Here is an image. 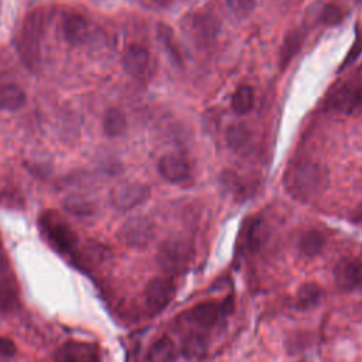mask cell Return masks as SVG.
<instances>
[{
    "instance_id": "cell-1",
    "label": "cell",
    "mask_w": 362,
    "mask_h": 362,
    "mask_svg": "<svg viewBox=\"0 0 362 362\" xmlns=\"http://www.w3.org/2000/svg\"><path fill=\"white\" fill-rule=\"evenodd\" d=\"M328 175L322 165L313 161L291 164L284 174L286 191L296 199L308 201L318 195L327 185Z\"/></svg>"
},
{
    "instance_id": "cell-2",
    "label": "cell",
    "mask_w": 362,
    "mask_h": 362,
    "mask_svg": "<svg viewBox=\"0 0 362 362\" xmlns=\"http://www.w3.org/2000/svg\"><path fill=\"white\" fill-rule=\"evenodd\" d=\"M194 259V247L187 239L165 240L157 253V263L168 273H184Z\"/></svg>"
},
{
    "instance_id": "cell-3",
    "label": "cell",
    "mask_w": 362,
    "mask_h": 362,
    "mask_svg": "<svg viewBox=\"0 0 362 362\" xmlns=\"http://www.w3.org/2000/svg\"><path fill=\"white\" fill-rule=\"evenodd\" d=\"M41 18L38 14L28 16L21 27L20 35V54L27 65L34 68L40 61V37H41Z\"/></svg>"
},
{
    "instance_id": "cell-4",
    "label": "cell",
    "mask_w": 362,
    "mask_h": 362,
    "mask_svg": "<svg viewBox=\"0 0 362 362\" xmlns=\"http://www.w3.org/2000/svg\"><path fill=\"white\" fill-rule=\"evenodd\" d=\"M154 236V223L147 216L129 218L119 230V239L130 247H144Z\"/></svg>"
},
{
    "instance_id": "cell-5",
    "label": "cell",
    "mask_w": 362,
    "mask_h": 362,
    "mask_svg": "<svg viewBox=\"0 0 362 362\" xmlns=\"http://www.w3.org/2000/svg\"><path fill=\"white\" fill-rule=\"evenodd\" d=\"M175 294V287L171 279L168 277H154L151 279L144 288V301L147 310L151 314H158L163 311Z\"/></svg>"
},
{
    "instance_id": "cell-6",
    "label": "cell",
    "mask_w": 362,
    "mask_h": 362,
    "mask_svg": "<svg viewBox=\"0 0 362 362\" xmlns=\"http://www.w3.org/2000/svg\"><path fill=\"white\" fill-rule=\"evenodd\" d=\"M150 197V188L139 182H127L112 191V204L120 211H129L143 204Z\"/></svg>"
},
{
    "instance_id": "cell-7",
    "label": "cell",
    "mask_w": 362,
    "mask_h": 362,
    "mask_svg": "<svg viewBox=\"0 0 362 362\" xmlns=\"http://www.w3.org/2000/svg\"><path fill=\"white\" fill-rule=\"evenodd\" d=\"M230 298L216 303V301H205L192 307L188 313V320L201 325V327H212L219 318L232 310Z\"/></svg>"
},
{
    "instance_id": "cell-8",
    "label": "cell",
    "mask_w": 362,
    "mask_h": 362,
    "mask_svg": "<svg viewBox=\"0 0 362 362\" xmlns=\"http://www.w3.org/2000/svg\"><path fill=\"white\" fill-rule=\"evenodd\" d=\"M329 106L345 115H355L362 110V88L345 85L337 89L329 98Z\"/></svg>"
},
{
    "instance_id": "cell-9",
    "label": "cell",
    "mask_w": 362,
    "mask_h": 362,
    "mask_svg": "<svg viewBox=\"0 0 362 362\" xmlns=\"http://www.w3.org/2000/svg\"><path fill=\"white\" fill-rule=\"evenodd\" d=\"M57 362H100L98 348L89 342H65L55 355Z\"/></svg>"
},
{
    "instance_id": "cell-10",
    "label": "cell",
    "mask_w": 362,
    "mask_h": 362,
    "mask_svg": "<svg viewBox=\"0 0 362 362\" xmlns=\"http://www.w3.org/2000/svg\"><path fill=\"white\" fill-rule=\"evenodd\" d=\"M334 277L344 290H354L362 286V260L342 259L334 269Z\"/></svg>"
},
{
    "instance_id": "cell-11",
    "label": "cell",
    "mask_w": 362,
    "mask_h": 362,
    "mask_svg": "<svg viewBox=\"0 0 362 362\" xmlns=\"http://www.w3.org/2000/svg\"><path fill=\"white\" fill-rule=\"evenodd\" d=\"M42 226L48 236V240L54 245L55 249L61 252H69L75 246L76 239L74 232L61 219L45 218Z\"/></svg>"
},
{
    "instance_id": "cell-12",
    "label": "cell",
    "mask_w": 362,
    "mask_h": 362,
    "mask_svg": "<svg viewBox=\"0 0 362 362\" xmlns=\"http://www.w3.org/2000/svg\"><path fill=\"white\" fill-rule=\"evenodd\" d=\"M160 175L174 184L182 182L189 177V164L177 154H165L157 164Z\"/></svg>"
},
{
    "instance_id": "cell-13",
    "label": "cell",
    "mask_w": 362,
    "mask_h": 362,
    "mask_svg": "<svg viewBox=\"0 0 362 362\" xmlns=\"http://www.w3.org/2000/svg\"><path fill=\"white\" fill-rule=\"evenodd\" d=\"M148 62L150 55L144 47L139 44H132L126 48L123 55V66L132 76H141L146 72Z\"/></svg>"
},
{
    "instance_id": "cell-14",
    "label": "cell",
    "mask_w": 362,
    "mask_h": 362,
    "mask_svg": "<svg viewBox=\"0 0 362 362\" xmlns=\"http://www.w3.org/2000/svg\"><path fill=\"white\" fill-rule=\"evenodd\" d=\"M64 37L72 45L83 44L89 35V24L88 21L78 14H72L65 17L64 20Z\"/></svg>"
},
{
    "instance_id": "cell-15",
    "label": "cell",
    "mask_w": 362,
    "mask_h": 362,
    "mask_svg": "<svg viewBox=\"0 0 362 362\" xmlns=\"http://www.w3.org/2000/svg\"><path fill=\"white\" fill-rule=\"evenodd\" d=\"M181 352L188 362H202L208 355L206 341L204 339L202 335L192 332L187 335L185 339L182 341Z\"/></svg>"
},
{
    "instance_id": "cell-16",
    "label": "cell",
    "mask_w": 362,
    "mask_h": 362,
    "mask_svg": "<svg viewBox=\"0 0 362 362\" xmlns=\"http://www.w3.org/2000/svg\"><path fill=\"white\" fill-rule=\"evenodd\" d=\"M27 102V96L24 90L14 83H6L0 86V109L4 110H18Z\"/></svg>"
},
{
    "instance_id": "cell-17",
    "label": "cell",
    "mask_w": 362,
    "mask_h": 362,
    "mask_svg": "<svg viewBox=\"0 0 362 362\" xmlns=\"http://www.w3.org/2000/svg\"><path fill=\"white\" fill-rule=\"evenodd\" d=\"M177 349L174 342L168 337H161L148 349V362H175Z\"/></svg>"
},
{
    "instance_id": "cell-18",
    "label": "cell",
    "mask_w": 362,
    "mask_h": 362,
    "mask_svg": "<svg viewBox=\"0 0 362 362\" xmlns=\"http://www.w3.org/2000/svg\"><path fill=\"white\" fill-rule=\"evenodd\" d=\"M127 129V120L124 113L117 107H110L103 116V132L110 137L123 134Z\"/></svg>"
},
{
    "instance_id": "cell-19",
    "label": "cell",
    "mask_w": 362,
    "mask_h": 362,
    "mask_svg": "<svg viewBox=\"0 0 362 362\" xmlns=\"http://www.w3.org/2000/svg\"><path fill=\"white\" fill-rule=\"evenodd\" d=\"M255 102V95L250 86H239L232 95V109L238 115H246L252 110Z\"/></svg>"
},
{
    "instance_id": "cell-20",
    "label": "cell",
    "mask_w": 362,
    "mask_h": 362,
    "mask_svg": "<svg viewBox=\"0 0 362 362\" xmlns=\"http://www.w3.org/2000/svg\"><path fill=\"white\" fill-rule=\"evenodd\" d=\"M325 243V238L321 232L318 230H308L305 232L298 243L300 252L305 256H315L321 252V249L324 247Z\"/></svg>"
},
{
    "instance_id": "cell-21",
    "label": "cell",
    "mask_w": 362,
    "mask_h": 362,
    "mask_svg": "<svg viewBox=\"0 0 362 362\" xmlns=\"http://www.w3.org/2000/svg\"><path fill=\"white\" fill-rule=\"evenodd\" d=\"M263 236V223L260 219H252L243 232V247L246 250H255L259 247Z\"/></svg>"
},
{
    "instance_id": "cell-22",
    "label": "cell",
    "mask_w": 362,
    "mask_h": 362,
    "mask_svg": "<svg viewBox=\"0 0 362 362\" xmlns=\"http://www.w3.org/2000/svg\"><path fill=\"white\" fill-rule=\"evenodd\" d=\"M18 305V296L13 284L0 281V313H10Z\"/></svg>"
},
{
    "instance_id": "cell-23",
    "label": "cell",
    "mask_w": 362,
    "mask_h": 362,
    "mask_svg": "<svg viewBox=\"0 0 362 362\" xmlns=\"http://www.w3.org/2000/svg\"><path fill=\"white\" fill-rule=\"evenodd\" d=\"M249 130L243 124H232L226 130V143L230 148L239 150L249 141Z\"/></svg>"
},
{
    "instance_id": "cell-24",
    "label": "cell",
    "mask_w": 362,
    "mask_h": 362,
    "mask_svg": "<svg viewBox=\"0 0 362 362\" xmlns=\"http://www.w3.org/2000/svg\"><path fill=\"white\" fill-rule=\"evenodd\" d=\"M320 298H321V288L314 283L304 284L298 290V294H297L298 305L301 308H307V307H311V305L317 304Z\"/></svg>"
},
{
    "instance_id": "cell-25",
    "label": "cell",
    "mask_w": 362,
    "mask_h": 362,
    "mask_svg": "<svg viewBox=\"0 0 362 362\" xmlns=\"http://www.w3.org/2000/svg\"><path fill=\"white\" fill-rule=\"evenodd\" d=\"M300 48V35L297 33H290L284 41L283 45L280 48V55H279V61L281 65H286L298 51Z\"/></svg>"
},
{
    "instance_id": "cell-26",
    "label": "cell",
    "mask_w": 362,
    "mask_h": 362,
    "mask_svg": "<svg viewBox=\"0 0 362 362\" xmlns=\"http://www.w3.org/2000/svg\"><path fill=\"white\" fill-rule=\"evenodd\" d=\"M228 7L236 16L245 17L255 8V0H228Z\"/></svg>"
},
{
    "instance_id": "cell-27",
    "label": "cell",
    "mask_w": 362,
    "mask_h": 362,
    "mask_svg": "<svg viewBox=\"0 0 362 362\" xmlns=\"http://www.w3.org/2000/svg\"><path fill=\"white\" fill-rule=\"evenodd\" d=\"M66 209L76 215H86L90 212V205L83 198H69L65 204Z\"/></svg>"
},
{
    "instance_id": "cell-28",
    "label": "cell",
    "mask_w": 362,
    "mask_h": 362,
    "mask_svg": "<svg viewBox=\"0 0 362 362\" xmlns=\"http://www.w3.org/2000/svg\"><path fill=\"white\" fill-rule=\"evenodd\" d=\"M342 18V11L341 8L335 6H327L324 13H322V20L328 24H335Z\"/></svg>"
},
{
    "instance_id": "cell-29",
    "label": "cell",
    "mask_w": 362,
    "mask_h": 362,
    "mask_svg": "<svg viewBox=\"0 0 362 362\" xmlns=\"http://www.w3.org/2000/svg\"><path fill=\"white\" fill-rule=\"evenodd\" d=\"M16 354V345L11 339L0 338V356H13Z\"/></svg>"
}]
</instances>
